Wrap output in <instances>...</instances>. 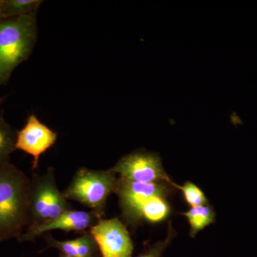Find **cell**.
<instances>
[{
  "label": "cell",
  "instance_id": "14",
  "mask_svg": "<svg viewBox=\"0 0 257 257\" xmlns=\"http://www.w3.org/2000/svg\"><path fill=\"white\" fill-rule=\"evenodd\" d=\"M177 188L183 193L186 202L191 207L208 204V200L204 192L195 184L188 182L183 186L177 185Z\"/></svg>",
  "mask_w": 257,
  "mask_h": 257
},
{
  "label": "cell",
  "instance_id": "9",
  "mask_svg": "<svg viewBox=\"0 0 257 257\" xmlns=\"http://www.w3.org/2000/svg\"><path fill=\"white\" fill-rule=\"evenodd\" d=\"M100 219L93 211L71 210L66 211L58 217L35 227L28 228L18 238V241H34L40 235L52 230L66 231H83L92 228Z\"/></svg>",
  "mask_w": 257,
  "mask_h": 257
},
{
  "label": "cell",
  "instance_id": "17",
  "mask_svg": "<svg viewBox=\"0 0 257 257\" xmlns=\"http://www.w3.org/2000/svg\"><path fill=\"white\" fill-rule=\"evenodd\" d=\"M174 232L175 231H173L172 227H170V231H169L168 235H167L166 239L162 240L160 242L155 243V245L149 248V249H147L145 252L136 257H161L165 248L170 243L171 240L173 238Z\"/></svg>",
  "mask_w": 257,
  "mask_h": 257
},
{
  "label": "cell",
  "instance_id": "12",
  "mask_svg": "<svg viewBox=\"0 0 257 257\" xmlns=\"http://www.w3.org/2000/svg\"><path fill=\"white\" fill-rule=\"evenodd\" d=\"M190 225V234L194 237L201 230L215 221V212L209 204L192 207L184 213Z\"/></svg>",
  "mask_w": 257,
  "mask_h": 257
},
{
  "label": "cell",
  "instance_id": "13",
  "mask_svg": "<svg viewBox=\"0 0 257 257\" xmlns=\"http://www.w3.org/2000/svg\"><path fill=\"white\" fill-rule=\"evenodd\" d=\"M16 135L13 128L0 116V167L10 163V157L15 149Z\"/></svg>",
  "mask_w": 257,
  "mask_h": 257
},
{
  "label": "cell",
  "instance_id": "5",
  "mask_svg": "<svg viewBox=\"0 0 257 257\" xmlns=\"http://www.w3.org/2000/svg\"><path fill=\"white\" fill-rule=\"evenodd\" d=\"M111 170L120 177L145 183H167L177 188L166 173L160 157L157 154L138 151L121 157Z\"/></svg>",
  "mask_w": 257,
  "mask_h": 257
},
{
  "label": "cell",
  "instance_id": "10",
  "mask_svg": "<svg viewBox=\"0 0 257 257\" xmlns=\"http://www.w3.org/2000/svg\"><path fill=\"white\" fill-rule=\"evenodd\" d=\"M170 214V207L166 197H153L147 199L140 208L138 221L143 220L151 223L165 220Z\"/></svg>",
  "mask_w": 257,
  "mask_h": 257
},
{
  "label": "cell",
  "instance_id": "6",
  "mask_svg": "<svg viewBox=\"0 0 257 257\" xmlns=\"http://www.w3.org/2000/svg\"><path fill=\"white\" fill-rule=\"evenodd\" d=\"M173 188L175 187L167 183H145L119 177L114 193L119 197L124 219L133 224L138 222L139 211L147 199L153 197L167 198Z\"/></svg>",
  "mask_w": 257,
  "mask_h": 257
},
{
  "label": "cell",
  "instance_id": "3",
  "mask_svg": "<svg viewBox=\"0 0 257 257\" xmlns=\"http://www.w3.org/2000/svg\"><path fill=\"white\" fill-rule=\"evenodd\" d=\"M117 178L110 170H93L79 169L63 194L67 199L76 201L89 209L101 219L106 201L114 193Z\"/></svg>",
  "mask_w": 257,
  "mask_h": 257
},
{
  "label": "cell",
  "instance_id": "15",
  "mask_svg": "<svg viewBox=\"0 0 257 257\" xmlns=\"http://www.w3.org/2000/svg\"><path fill=\"white\" fill-rule=\"evenodd\" d=\"M77 257H96L98 247L90 233H86L75 239Z\"/></svg>",
  "mask_w": 257,
  "mask_h": 257
},
{
  "label": "cell",
  "instance_id": "4",
  "mask_svg": "<svg viewBox=\"0 0 257 257\" xmlns=\"http://www.w3.org/2000/svg\"><path fill=\"white\" fill-rule=\"evenodd\" d=\"M30 201L28 228L45 224L72 209L63 192L57 187L52 168H49L45 175H32Z\"/></svg>",
  "mask_w": 257,
  "mask_h": 257
},
{
  "label": "cell",
  "instance_id": "8",
  "mask_svg": "<svg viewBox=\"0 0 257 257\" xmlns=\"http://www.w3.org/2000/svg\"><path fill=\"white\" fill-rule=\"evenodd\" d=\"M57 140V134L41 122L36 115L32 114L25 126L17 133L15 149L32 157V168L35 170L40 157L55 145Z\"/></svg>",
  "mask_w": 257,
  "mask_h": 257
},
{
  "label": "cell",
  "instance_id": "11",
  "mask_svg": "<svg viewBox=\"0 0 257 257\" xmlns=\"http://www.w3.org/2000/svg\"><path fill=\"white\" fill-rule=\"evenodd\" d=\"M42 3L39 0H0V19L36 15Z\"/></svg>",
  "mask_w": 257,
  "mask_h": 257
},
{
  "label": "cell",
  "instance_id": "2",
  "mask_svg": "<svg viewBox=\"0 0 257 257\" xmlns=\"http://www.w3.org/2000/svg\"><path fill=\"white\" fill-rule=\"evenodd\" d=\"M37 36L36 15L0 19V86L31 55Z\"/></svg>",
  "mask_w": 257,
  "mask_h": 257
},
{
  "label": "cell",
  "instance_id": "18",
  "mask_svg": "<svg viewBox=\"0 0 257 257\" xmlns=\"http://www.w3.org/2000/svg\"><path fill=\"white\" fill-rule=\"evenodd\" d=\"M59 257H72V256H67V255L63 254V253H61L60 256H59Z\"/></svg>",
  "mask_w": 257,
  "mask_h": 257
},
{
  "label": "cell",
  "instance_id": "1",
  "mask_svg": "<svg viewBox=\"0 0 257 257\" xmlns=\"http://www.w3.org/2000/svg\"><path fill=\"white\" fill-rule=\"evenodd\" d=\"M30 179L9 163L0 167V241L17 238L29 224Z\"/></svg>",
  "mask_w": 257,
  "mask_h": 257
},
{
  "label": "cell",
  "instance_id": "7",
  "mask_svg": "<svg viewBox=\"0 0 257 257\" xmlns=\"http://www.w3.org/2000/svg\"><path fill=\"white\" fill-rule=\"evenodd\" d=\"M101 257H131L134 246L125 225L119 219H101L89 231Z\"/></svg>",
  "mask_w": 257,
  "mask_h": 257
},
{
  "label": "cell",
  "instance_id": "16",
  "mask_svg": "<svg viewBox=\"0 0 257 257\" xmlns=\"http://www.w3.org/2000/svg\"><path fill=\"white\" fill-rule=\"evenodd\" d=\"M46 238L47 244H48L47 248H56L60 250L61 253L67 256L77 257L75 239L61 241L55 240L51 236H47Z\"/></svg>",
  "mask_w": 257,
  "mask_h": 257
}]
</instances>
